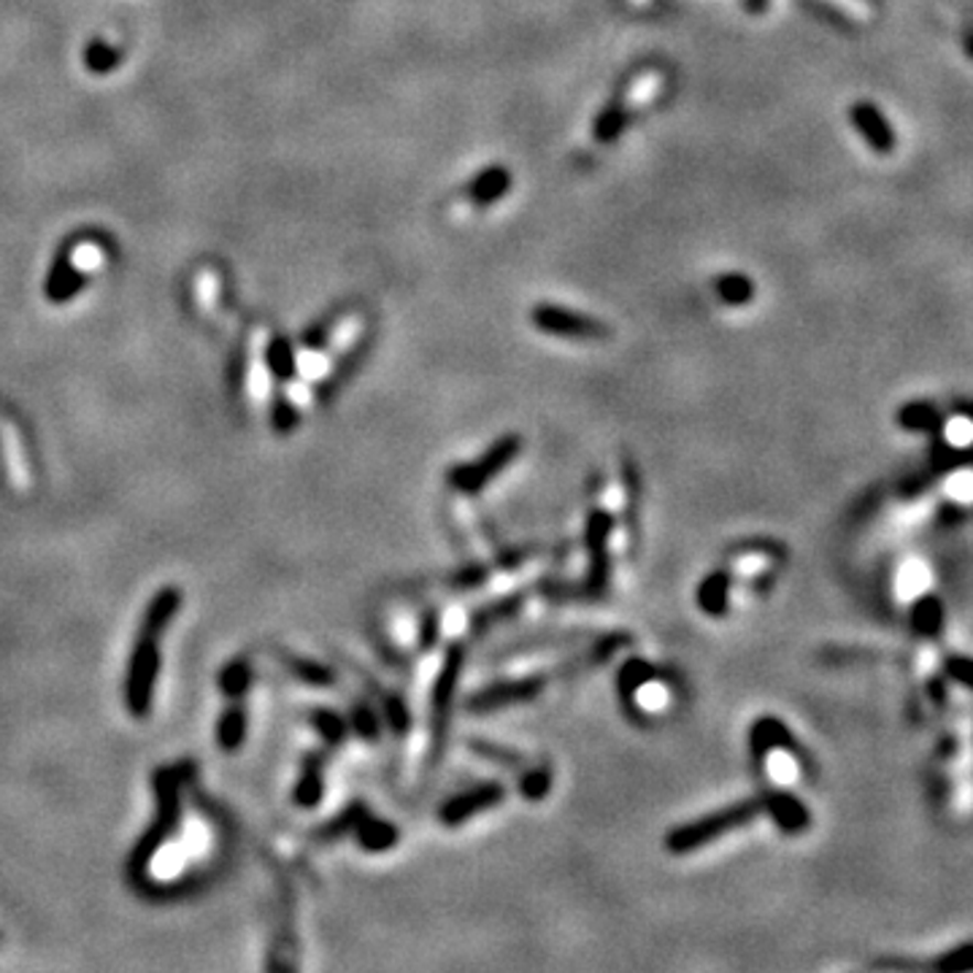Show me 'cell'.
I'll use <instances>...</instances> for the list:
<instances>
[{
    "label": "cell",
    "instance_id": "52a82bcc",
    "mask_svg": "<svg viewBox=\"0 0 973 973\" xmlns=\"http://www.w3.org/2000/svg\"><path fill=\"white\" fill-rule=\"evenodd\" d=\"M520 449H522L520 436L498 438V441L492 443V447L487 449L479 460L455 466L452 471H449V482H452L455 490L466 492V495L479 492L487 482H490V479H495L498 473H501L503 468H506L509 462L520 455Z\"/></svg>",
    "mask_w": 973,
    "mask_h": 973
},
{
    "label": "cell",
    "instance_id": "f546056e",
    "mask_svg": "<svg viewBox=\"0 0 973 973\" xmlns=\"http://www.w3.org/2000/svg\"><path fill=\"white\" fill-rule=\"evenodd\" d=\"M744 9H747L749 14H766V11L771 9V0H744Z\"/></svg>",
    "mask_w": 973,
    "mask_h": 973
},
{
    "label": "cell",
    "instance_id": "f1b7e54d",
    "mask_svg": "<svg viewBox=\"0 0 973 973\" xmlns=\"http://www.w3.org/2000/svg\"><path fill=\"white\" fill-rule=\"evenodd\" d=\"M960 46H963V54L973 63V20H965L963 28H960Z\"/></svg>",
    "mask_w": 973,
    "mask_h": 973
},
{
    "label": "cell",
    "instance_id": "d6986e66",
    "mask_svg": "<svg viewBox=\"0 0 973 973\" xmlns=\"http://www.w3.org/2000/svg\"><path fill=\"white\" fill-rule=\"evenodd\" d=\"M244 733H246V714H244V708L242 706H233L231 712H227L225 717H222V723H220V744H222V749L233 752V749L242 747V744H244Z\"/></svg>",
    "mask_w": 973,
    "mask_h": 973
},
{
    "label": "cell",
    "instance_id": "2e32d148",
    "mask_svg": "<svg viewBox=\"0 0 973 973\" xmlns=\"http://www.w3.org/2000/svg\"><path fill=\"white\" fill-rule=\"evenodd\" d=\"M714 296L723 300L725 306L730 309H741V306H749L757 296V287L755 281L749 279L747 274L741 270H730V274H719L714 279Z\"/></svg>",
    "mask_w": 973,
    "mask_h": 973
},
{
    "label": "cell",
    "instance_id": "30bf717a",
    "mask_svg": "<svg viewBox=\"0 0 973 973\" xmlns=\"http://www.w3.org/2000/svg\"><path fill=\"white\" fill-rule=\"evenodd\" d=\"M514 179L512 171L506 165H487L484 171H479L471 182L466 184V201L477 209L495 206L498 201L509 195Z\"/></svg>",
    "mask_w": 973,
    "mask_h": 973
},
{
    "label": "cell",
    "instance_id": "83f0119b",
    "mask_svg": "<svg viewBox=\"0 0 973 973\" xmlns=\"http://www.w3.org/2000/svg\"><path fill=\"white\" fill-rule=\"evenodd\" d=\"M317 723H320L322 733L330 738V741H339V738L344 736V723H341V719H335L333 714H320V717H317Z\"/></svg>",
    "mask_w": 973,
    "mask_h": 973
},
{
    "label": "cell",
    "instance_id": "d4e9b609",
    "mask_svg": "<svg viewBox=\"0 0 973 973\" xmlns=\"http://www.w3.org/2000/svg\"><path fill=\"white\" fill-rule=\"evenodd\" d=\"M246 684H249V665H246L244 660L242 663H233L231 669L222 674V687H225L227 695H242Z\"/></svg>",
    "mask_w": 973,
    "mask_h": 973
},
{
    "label": "cell",
    "instance_id": "4fadbf2b",
    "mask_svg": "<svg viewBox=\"0 0 973 973\" xmlns=\"http://www.w3.org/2000/svg\"><path fill=\"white\" fill-rule=\"evenodd\" d=\"M630 125V108H628V98L624 93H617L614 98L609 100L603 108L598 111V117L592 119V138L598 143H614L620 141L624 130Z\"/></svg>",
    "mask_w": 973,
    "mask_h": 973
},
{
    "label": "cell",
    "instance_id": "6da1fadb",
    "mask_svg": "<svg viewBox=\"0 0 973 973\" xmlns=\"http://www.w3.org/2000/svg\"><path fill=\"white\" fill-rule=\"evenodd\" d=\"M179 603H182V592L177 587H165L154 595L147 614H143L141 633H138L133 657H130L128 684H125V703L133 717H147L149 706H152L160 669V635L179 611Z\"/></svg>",
    "mask_w": 973,
    "mask_h": 973
},
{
    "label": "cell",
    "instance_id": "7a4b0ae2",
    "mask_svg": "<svg viewBox=\"0 0 973 973\" xmlns=\"http://www.w3.org/2000/svg\"><path fill=\"white\" fill-rule=\"evenodd\" d=\"M617 687H620L624 712L641 725L669 719L676 712L678 701H682V687H678L676 678L669 671L639 657L628 660L622 665L620 676H617Z\"/></svg>",
    "mask_w": 973,
    "mask_h": 973
},
{
    "label": "cell",
    "instance_id": "9a60e30c",
    "mask_svg": "<svg viewBox=\"0 0 973 973\" xmlns=\"http://www.w3.org/2000/svg\"><path fill=\"white\" fill-rule=\"evenodd\" d=\"M795 3L801 6L809 17H814L816 22H822V25H827L831 30H836V33H844V35L860 33V22H857L855 17L844 9V6L833 3V0H795Z\"/></svg>",
    "mask_w": 973,
    "mask_h": 973
},
{
    "label": "cell",
    "instance_id": "7c38bea8",
    "mask_svg": "<svg viewBox=\"0 0 973 973\" xmlns=\"http://www.w3.org/2000/svg\"><path fill=\"white\" fill-rule=\"evenodd\" d=\"M738 592L741 590H738L736 581L730 579L728 570L719 568L701 581L698 595H695V598H698V606L703 611H706L708 617H725L733 606H736Z\"/></svg>",
    "mask_w": 973,
    "mask_h": 973
},
{
    "label": "cell",
    "instance_id": "8992f818",
    "mask_svg": "<svg viewBox=\"0 0 973 973\" xmlns=\"http://www.w3.org/2000/svg\"><path fill=\"white\" fill-rule=\"evenodd\" d=\"M533 328L555 339H574V341H603L611 335V328L603 320L581 311L563 309L555 303H538L531 311Z\"/></svg>",
    "mask_w": 973,
    "mask_h": 973
},
{
    "label": "cell",
    "instance_id": "ba28073f",
    "mask_svg": "<svg viewBox=\"0 0 973 973\" xmlns=\"http://www.w3.org/2000/svg\"><path fill=\"white\" fill-rule=\"evenodd\" d=\"M849 122L857 130V136L874 149L879 158H890L898 149V133H895L892 119L881 111L874 100H855L849 106Z\"/></svg>",
    "mask_w": 973,
    "mask_h": 973
},
{
    "label": "cell",
    "instance_id": "4dcf8cb0",
    "mask_svg": "<svg viewBox=\"0 0 973 973\" xmlns=\"http://www.w3.org/2000/svg\"><path fill=\"white\" fill-rule=\"evenodd\" d=\"M860 3L865 6V9H870V11H881V9H885V0H860Z\"/></svg>",
    "mask_w": 973,
    "mask_h": 973
},
{
    "label": "cell",
    "instance_id": "ffe728a7",
    "mask_svg": "<svg viewBox=\"0 0 973 973\" xmlns=\"http://www.w3.org/2000/svg\"><path fill=\"white\" fill-rule=\"evenodd\" d=\"M944 498L958 506H973V468H960V471L949 473Z\"/></svg>",
    "mask_w": 973,
    "mask_h": 973
},
{
    "label": "cell",
    "instance_id": "44dd1931",
    "mask_svg": "<svg viewBox=\"0 0 973 973\" xmlns=\"http://www.w3.org/2000/svg\"><path fill=\"white\" fill-rule=\"evenodd\" d=\"M360 841L365 849H387L395 844V827L384 825L382 820H368L360 825Z\"/></svg>",
    "mask_w": 973,
    "mask_h": 973
},
{
    "label": "cell",
    "instance_id": "5b68a950",
    "mask_svg": "<svg viewBox=\"0 0 973 973\" xmlns=\"http://www.w3.org/2000/svg\"><path fill=\"white\" fill-rule=\"evenodd\" d=\"M779 566H782V555H779L777 546L771 544H738L725 555V570L733 581H736L738 590L747 592H762L766 587H771V581L777 579Z\"/></svg>",
    "mask_w": 973,
    "mask_h": 973
},
{
    "label": "cell",
    "instance_id": "484cf974",
    "mask_svg": "<svg viewBox=\"0 0 973 973\" xmlns=\"http://www.w3.org/2000/svg\"><path fill=\"white\" fill-rule=\"evenodd\" d=\"M298 417H300L298 408L292 406L285 395L274 400V428L276 430H281V432L292 430L298 425Z\"/></svg>",
    "mask_w": 973,
    "mask_h": 973
},
{
    "label": "cell",
    "instance_id": "8fae6325",
    "mask_svg": "<svg viewBox=\"0 0 973 973\" xmlns=\"http://www.w3.org/2000/svg\"><path fill=\"white\" fill-rule=\"evenodd\" d=\"M71 255H74V246L60 249L57 260H54L50 276H46V298H50L52 303H65V300L79 296L89 281V276L84 274V270L74 268Z\"/></svg>",
    "mask_w": 973,
    "mask_h": 973
},
{
    "label": "cell",
    "instance_id": "603a6c76",
    "mask_svg": "<svg viewBox=\"0 0 973 973\" xmlns=\"http://www.w3.org/2000/svg\"><path fill=\"white\" fill-rule=\"evenodd\" d=\"M344 311L346 309H333L328 317H324V320L311 324V328L303 333V346H306V350H311V352L322 350L324 341L330 339V333H333V328H335V324H339L341 314H344Z\"/></svg>",
    "mask_w": 973,
    "mask_h": 973
},
{
    "label": "cell",
    "instance_id": "9c48e42d",
    "mask_svg": "<svg viewBox=\"0 0 973 973\" xmlns=\"http://www.w3.org/2000/svg\"><path fill=\"white\" fill-rule=\"evenodd\" d=\"M503 798H506V790L495 782H487V784H477L471 790H466L462 795H455L452 801H447V806L441 809V822L447 827H460L466 825L471 816L482 814V811L492 809V806H501Z\"/></svg>",
    "mask_w": 973,
    "mask_h": 973
},
{
    "label": "cell",
    "instance_id": "cb8c5ba5",
    "mask_svg": "<svg viewBox=\"0 0 973 973\" xmlns=\"http://www.w3.org/2000/svg\"><path fill=\"white\" fill-rule=\"evenodd\" d=\"M320 795H322L320 773H317L314 768H309V771H306V777L300 779V787H298V792H296V801L300 803V806H314V803L320 801Z\"/></svg>",
    "mask_w": 973,
    "mask_h": 973
},
{
    "label": "cell",
    "instance_id": "3957f363",
    "mask_svg": "<svg viewBox=\"0 0 973 973\" xmlns=\"http://www.w3.org/2000/svg\"><path fill=\"white\" fill-rule=\"evenodd\" d=\"M749 749H752L755 768L773 790L790 792L806 777L801 752L790 741V733L784 730V725H779L777 719H757L752 730H749Z\"/></svg>",
    "mask_w": 973,
    "mask_h": 973
},
{
    "label": "cell",
    "instance_id": "4316f807",
    "mask_svg": "<svg viewBox=\"0 0 973 973\" xmlns=\"http://www.w3.org/2000/svg\"><path fill=\"white\" fill-rule=\"evenodd\" d=\"M549 784H552L549 771L536 768V771H527L525 779H522V792H525L527 798H541L546 790H549Z\"/></svg>",
    "mask_w": 973,
    "mask_h": 973
},
{
    "label": "cell",
    "instance_id": "5bb4252c",
    "mask_svg": "<svg viewBox=\"0 0 973 973\" xmlns=\"http://www.w3.org/2000/svg\"><path fill=\"white\" fill-rule=\"evenodd\" d=\"M930 587H933V570H930L928 563L919 560V557L904 560V566L895 574V598L900 603H911V600L922 598Z\"/></svg>",
    "mask_w": 973,
    "mask_h": 973
},
{
    "label": "cell",
    "instance_id": "e0dca14e",
    "mask_svg": "<svg viewBox=\"0 0 973 973\" xmlns=\"http://www.w3.org/2000/svg\"><path fill=\"white\" fill-rule=\"evenodd\" d=\"M266 363L270 374L279 378V382H290V378L298 374L296 350H292V344L285 339V335H276V339L270 341L266 350Z\"/></svg>",
    "mask_w": 973,
    "mask_h": 973
},
{
    "label": "cell",
    "instance_id": "277c9868",
    "mask_svg": "<svg viewBox=\"0 0 973 973\" xmlns=\"http://www.w3.org/2000/svg\"><path fill=\"white\" fill-rule=\"evenodd\" d=\"M762 811V801H741L733 803V806L717 809L712 814L701 816V820L687 822V825H678L665 836V849L674 852V855H689V852H698L703 846L714 844V841L730 836V833L741 831V827L752 825L757 814Z\"/></svg>",
    "mask_w": 973,
    "mask_h": 973
},
{
    "label": "cell",
    "instance_id": "7402d4cb",
    "mask_svg": "<svg viewBox=\"0 0 973 973\" xmlns=\"http://www.w3.org/2000/svg\"><path fill=\"white\" fill-rule=\"evenodd\" d=\"M944 441L952 449H969L973 443V417L971 414H958L954 419L944 423Z\"/></svg>",
    "mask_w": 973,
    "mask_h": 973
},
{
    "label": "cell",
    "instance_id": "ac0fdd59",
    "mask_svg": "<svg viewBox=\"0 0 973 973\" xmlns=\"http://www.w3.org/2000/svg\"><path fill=\"white\" fill-rule=\"evenodd\" d=\"M119 60H122L119 50H114L111 44H106V41L100 39L89 41L87 50H84V65H87L93 74H111V71H117Z\"/></svg>",
    "mask_w": 973,
    "mask_h": 973
}]
</instances>
